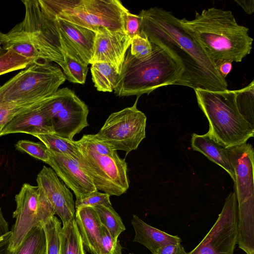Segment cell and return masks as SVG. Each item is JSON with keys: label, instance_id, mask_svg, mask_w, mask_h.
<instances>
[{"label": "cell", "instance_id": "ffe728a7", "mask_svg": "<svg viewBox=\"0 0 254 254\" xmlns=\"http://www.w3.org/2000/svg\"><path fill=\"white\" fill-rule=\"evenodd\" d=\"M131 223L134 230L135 235L132 240L146 247L152 254H155L161 247L177 243H181V239L178 236L172 235L153 227L133 215Z\"/></svg>", "mask_w": 254, "mask_h": 254}, {"label": "cell", "instance_id": "7c38bea8", "mask_svg": "<svg viewBox=\"0 0 254 254\" xmlns=\"http://www.w3.org/2000/svg\"><path fill=\"white\" fill-rule=\"evenodd\" d=\"M237 208L236 194L231 192L208 233L187 254H234L238 243Z\"/></svg>", "mask_w": 254, "mask_h": 254}, {"label": "cell", "instance_id": "5b68a950", "mask_svg": "<svg viewBox=\"0 0 254 254\" xmlns=\"http://www.w3.org/2000/svg\"><path fill=\"white\" fill-rule=\"evenodd\" d=\"M47 16L58 18L96 32L99 28L126 32L128 10L118 0H38Z\"/></svg>", "mask_w": 254, "mask_h": 254}, {"label": "cell", "instance_id": "9c48e42d", "mask_svg": "<svg viewBox=\"0 0 254 254\" xmlns=\"http://www.w3.org/2000/svg\"><path fill=\"white\" fill-rule=\"evenodd\" d=\"M50 121L54 133L69 140L89 125L86 104L67 87L49 96L41 108Z\"/></svg>", "mask_w": 254, "mask_h": 254}, {"label": "cell", "instance_id": "f1b7e54d", "mask_svg": "<svg viewBox=\"0 0 254 254\" xmlns=\"http://www.w3.org/2000/svg\"><path fill=\"white\" fill-rule=\"evenodd\" d=\"M38 61L20 55L9 49L0 56V75L3 74L26 68Z\"/></svg>", "mask_w": 254, "mask_h": 254}, {"label": "cell", "instance_id": "bcb514c9", "mask_svg": "<svg viewBox=\"0 0 254 254\" xmlns=\"http://www.w3.org/2000/svg\"></svg>", "mask_w": 254, "mask_h": 254}, {"label": "cell", "instance_id": "ee69618b", "mask_svg": "<svg viewBox=\"0 0 254 254\" xmlns=\"http://www.w3.org/2000/svg\"></svg>", "mask_w": 254, "mask_h": 254}, {"label": "cell", "instance_id": "7bdbcfd3", "mask_svg": "<svg viewBox=\"0 0 254 254\" xmlns=\"http://www.w3.org/2000/svg\"><path fill=\"white\" fill-rule=\"evenodd\" d=\"M4 127V126L1 125V124H0V133L1 131V130L2 129L3 127Z\"/></svg>", "mask_w": 254, "mask_h": 254}, {"label": "cell", "instance_id": "277c9868", "mask_svg": "<svg viewBox=\"0 0 254 254\" xmlns=\"http://www.w3.org/2000/svg\"><path fill=\"white\" fill-rule=\"evenodd\" d=\"M198 105L209 123L207 133L226 147L246 143L254 136V126L239 113L236 90L195 89Z\"/></svg>", "mask_w": 254, "mask_h": 254}, {"label": "cell", "instance_id": "f6af8a7d", "mask_svg": "<svg viewBox=\"0 0 254 254\" xmlns=\"http://www.w3.org/2000/svg\"><path fill=\"white\" fill-rule=\"evenodd\" d=\"M238 209H254V208H238Z\"/></svg>", "mask_w": 254, "mask_h": 254}, {"label": "cell", "instance_id": "f35d334b", "mask_svg": "<svg viewBox=\"0 0 254 254\" xmlns=\"http://www.w3.org/2000/svg\"><path fill=\"white\" fill-rule=\"evenodd\" d=\"M238 5L240 6L247 14L251 15L254 11V0H235Z\"/></svg>", "mask_w": 254, "mask_h": 254}, {"label": "cell", "instance_id": "6da1fadb", "mask_svg": "<svg viewBox=\"0 0 254 254\" xmlns=\"http://www.w3.org/2000/svg\"><path fill=\"white\" fill-rule=\"evenodd\" d=\"M140 31L151 43L168 49L179 61L184 71L175 85L210 91L228 89V83L213 62L190 34L181 26L179 18L158 7L142 9Z\"/></svg>", "mask_w": 254, "mask_h": 254}, {"label": "cell", "instance_id": "4fadbf2b", "mask_svg": "<svg viewBox=\"0 0 254 254\" xmlns=\"http://www.w3.org/2000/svg\"><path fill=\"white\" fill-rule=\"evenodd\" d=\"M228 156L235 174L234 192L238 207H254V152L251 144L228 147Z\"/></svg>", "mask_w": 254, "mask_h": 254}, {"label": "cell", "instance_id": "d4e9b609", "mask_svg": "<svg viewBox=\"0 0 254 254\" xmlns=\"http://www.w3.org/2000/svg\"><path fill=\"white\" fill-rule=\"evenodd\" d=\"M11 254H47L45 233L42 227L32 229L19 247Z\"/></svg>", "mask_w": 254, "mask_h": 254}, {"label": "cell", "instance_id": "74e56055", "mask_svg": "<svg viewBox=\"0 0 254 254\" xmlns=\"http://www.w3.org/2000/svg\"><path fill=\"white\" fill-rule=\"evenodd\" d=\"M11 237V232L10 231L0 238V254H11V252L9 250Z\"/></svg>", "mask_w": 254, "mask_h": 254}, {"label": "cell", "instance_id": "44dd1931", "mask_svg": "<svg viewBox=\"0 0 254 254\" xmlns=\"http://www.w3.org/2000/svg\"><path fill=\"white\" fill-rule=\"evenodd\" d=\"M191 146L194 151L204 154L211 161L224 169L234 182L235 174L228 156V148L217 142L207 132L198 135L192 133Z\"/></svg>", "mask_w": 254, "mask_h": 254}, {"label": "cell", "instance_id": "d6986e66", "mask_svg": "<svg viewBox=\"0 0 254 254\" xmlns=\"http://www.w3.org/2000/svg\"><path fill=\"white\" fill-rule=\"evenodd\" d=\"M41 107L42 106L14 118L4 126L0 133V137L16 133H23L32 135L54 133L52 126L41 110Z\"/></svg>", "mask_w": 254, "mask_h": 254}, {"label": "cell", "instance_id": "f546056e", "mask_svg": "<svg viewBox=\"0 0 254 254\" xmlns=\"http://www.w3.org/2000/svg\"><path fill=\"white\" fill-rule=\"evenodd\" d=\"M64 65L62 69L66 79L73 83L84 84L88 72V65L64 54Z\"/></svg>", "mask_w": 254, "mask_h": 254}, {"label": "cell", "instance_id": "8fae6325", "mask_svg": "<svg viewBox=\"0 0 254 254\" xmlns=\"http://www.w3.org/2000/svg\"><path fill=\"white\" fill-rule=\"evenodd\" d=\"M139 97L132 106L111 114L96 134L116 150L125 151L126 156L146 137L147 118L137 108Z\"/></svg>", "mask_w": 254, "mask_h": 254}, {"label": "cell", "instance_id": "ba28073f", "mask_svg": "<svg viewBox=\"0 0 254 254\" xmlns=\"http://www.w3.org/2000/svg\"><path fill=\"white\" fill-rule=\"evenodd\" d=\"M15 201L16 206L12 217L15 221L10 231L9 246L11 252L19 247L32 229L42 227L46 220L56 214L45 192L38 186L23 184L15 196Z\"/></svg>", "mask_w": 254, "mask_h": 254}, {"label": "cell", "instance_id": "e575fe53", "mask_svg": "<svg viewBox=\"0 0 254 254\" xmlns=\"http://www.w3.org/2000/svg\"><path fill=\"white\" fill-rule=\"evenodd\" d=\"M100 254H122L119 240L112 237L108 230L102 226Z\"/></svg>", "mask_w": 254, "mask_h": 254}, {"label": "cell", "instance_id": "83f0119b", "mask_svg": "<svg viewBox=\"0 0 254 254\" xmlns=\"http://www.w3.org/2000/svg\"><path fill=\"white\" fill-rule=\"evenodd\" d=\"M42 227L46 238L47 254H59V234L62 228L61 222L54 215L46 220L42 224Z\"/></svg>", "mask_w": 254, "mask_h": 254}, {"label": "cell", "instance_id": "60d3db41", "mask_svg": "<svg viewBox=\"0 0 254 254\" xmlns=\"http://www.w3.org/2000/svg\"><path fill=\"white\" fill-rule=\"evenodd\" d=\"M9 231L8 224L5 219L0 207V238Z\"/></svg>", "mask_w": 254, "mask_h": 254}, {"label": "cell", "instance_id": "3957f363", "mask_svg": "<svg viewBox=\"0 0 254 254\" xmlns=\"http://www.w3.org/2000/svg\"><path fill=\"white\" fill-rule=\"evenodd\" d=\"M152 52L140 61L127 51L114 88L118 96L148 95L164 86L175 85L181 78L184 68L168 49L152 43Z\"/></svg>", "mask_w": 254, "mask_h": 254}, {"label": "cell", "instance_id": "ac0fdd59", "mask_svg": "<svg viewBox=\"0 0 254 254\" xmlns=\"http://www.w3.org/2000/svg\"><path fill=\"white\" fill-rule=\"evenodd\" d=\"M75 220L83 245L91 254H100L102 224L94 207L75 209Z\"/></svg>", "mask_w": 254, "mask_h": 254}, {"label": "cell", "instance_id": "484cf974", "mask_svg": "<svg viewBox=\"0 0 254 254\" xmlns=\"http://www.w3.org/2000/svg\"><path fill=\"white\" fill-rule=\"evenodd\" d=\"M103 226L115 239L126 230L122 218L111 204L101 205L94 207Z\"/></svg>", "mask_w": 254, "mask_h": 254}, {"label": "cell", "instance_id": "30bf717a", "mask_svg": "<svg viewBox=\"0 0 254 254\" xmlns=\"http://www.w3.org/2000/svg\"><path fill=\"white\" fill-rule=\"evenodd\" d=\"M75 141L81 153L80 166L97 190L110 196H120L126 192L129 181L125 159L120 158L118 153L112 157L100 154Z\"/></svg>", "mask_w": 254, "mask_h": 254}, {"label": "cell", "instance_id": "d590c367", "mask_svg": "<svg viewBox=\"0 0 254 254\" xmlns=\"http://www.w3.org/2000/svg\"><path fill=\"white\" fill-rule=\"evenodd\" d=\"M126 31L131 40L140 32V17L138 15L132 14L128 10L125 19Z\"/></svg>", "mask_w": 254, "mask_h": 254}, {"label": "cell", "instance_id": "b9f144b4", "mask_svg": "<svg viewBox=\"0 0 254 254\" xmlns=\"http://www.w3.org/2000/svg\"><path fill=\"white\" fill-rule=\"evenodd\" d=\"M5 34L3 33L0 31V56L2 55L6 51H5L3 48L2 45L4 42Z\"/></svg>", "mask_w": 254, "mask_h": 254}, {"label": "cell", "instance_id": "8992f818", "mask_svg": "<svg viewBox=\"0 0 254 254\" xmlns=\"http://www.w3.org/2000/svg\"><path fill=\"white\" fill-rule=\"evenodd\" d=\"M65 80L58 64L39 61L0 86V104L27 106L54 94Z\"/></svg>", "mask_w": 254, "mask_h": 254}, {"label": "cell", "instance_id": "5bb4252c", "mask_svg": "<svg viewBox=\"0 0 254 254\" xmlns=\"http://www.w3.org/2000/svg\"><path fill=\"white\" fill-rule=\"evenodd\" d=\"M47 17L55 23L63 55L66 54L88 65L92 57L96 32L58 18Z\"/></svg>", "mask_w": 254, "mask_h": 254}, {"label": "cell", "instance_id": "2e32d148", "mask_svg": "<svg viewBox=\"0 0 254 254\" xmlns=\"http://www.w3.org/2000/svg\"><path fill=\"white\" fill-rule=\"evenodd\" d=\"M36 182L45 192L55 214L61 218L63 226L75 219L72 194L51 168L44 166L37 176Z\"/></svg>", "mask_w": 254, "mask_h": 254}, {"label": "cell", "instance_id": "4316f807", "mask_svg": "<svg viewBox=\"0 0 254 254\" xmlns=\"http://www.w3.org/2000/svg\"><path fill=\"white\" fill-rule=\"evenodd\" d=\"M235 90L236 104L239 113L245 120L254 126V80L246 87Z\"/></svg>", "mask_w": 254, "mask_h": 254}, {"label": "cell", "instance_id": "836d02e7", "mask_svg": "<svg viewBox=\"0 0 254 254\" xmlns=\"http://www.w3.org/2000/svg\"><path fill=\"white\" fill-rule=\"evenodd\" d=\"M110 196L109 194L100 192L98 190L93 191L82 198L76 199L75 209L82 207H94L101 205L111 204Z\"/></svg>", "mask_w": 254, "mask_h": 254}, {"label": "cell", "instance_id": "9a60e30c", "mask_svg": "<svg viewBox=\"0 0 254 254\" xmlns=\"http://www.w3.org/2000/svg\"><path fill=\"white\" fill-rule=\"evenodd\" d=\"M130 43L131 39L126 32L98 28L89 64L106 63L112 65L120 74Z\"/></svg>", "mask_w": 254, "mask_h": 254}, {"label": "cell", "instance_id": "603a6c76", "mask_svg": "<svg viewBox=\"0 0 254 254\" xmlns=\"http://www.w3.org/2000/svg\"><path fill=\"white\" fill-rule=\"evenodd\" d=\"M59 237V254H85L81 237L75 219L63 226Z\"/></svg>", "mask_w": 254, "mask_h": 254}, {"label": "cell", "instance_id": "8d00e7d4", "mask_svg": "<svg viewBox=\"0 0 254 254\" xmlns=\"http://www.w3.org/2000/svg\"><path fill=\"white\" fill-rule=\"evenodd\" d=\"M155 254H187V253L181 243H177L160 247Z\"/></svg>", "mask_w": 254, "mask_h": 254}, {"label": "cell", "instance_id": "7a4b0ae2", "mask_svg": "<svg viewBox=\"0 0 254 254\" xmlns=\"http://www.w3.org/2000/svg\"><path fill=\"white\" fill-rule=\"evenodd\" d=\"M179 21L216 67L224 62H241L251 53L253 39L249 29L239 25L230 10L209 8L196 12L193 19Z\"/></svg>", "mask_w": 254, "mask_h": 254}, {"label": "cell", "instance_id": "e0dca14e", "mask_svg": "<svg viewBox=\"0 0 254 254\" xmlns=\"http://www.w3.org/2000/svg\"><path fill=\"white\" fill-rule=\"evenodd\" d=\"M48 164L66 187L74 192L76 199L97 191L91 179L82 169L78 161L48 148Z\"/></svg>", "mask_w": 254, "mask_h": 254}, {"label": "cell", "instance_id": "52a82bcc", "mask_svg": "<svg viewBox=\"0 0 254 254\" xmlns=\"http://www.w3.org/2000/svg\"><path fill=\"white\" fill-rule=\"evenodd\" d=\"M23 20L9 32L24 40L32 47L39 61L64 65L60 39L54 21L42 11L38 0H23Z\"/></svg>", "mask_w": 254, "mask_h": 254}, {"label": "cell", "instance_id": "ab89813d", "mask_svg": "<svg viewBox=\"0 0 254 254\" xmlns=\"http://www.w3.org/2000/svg\"><path fill=\"white\" fill-rule=\"evenodd\" d=\"M232 67V63L224 62L217 66V69L220 74L226 79L227 75L231 72Z\"/></svg>", "mask_w": 254, "mask_h": 254}, {"label": "cell", "instance_id": "d6a6232c", "mask_svg": "<svg viewBox=\"0 0 254 254\" xmlns=\"http://www.w3.org/2000/svg\"><path fill=\"white\" fill-rule=\"evenodd\" d=\"M130 52L136 59L143 61L152 52V45L146 35L141 32L131 40Z\"/></svg>", "mask_w": 254, "mask_h": 254}, {"label": "cell", "instance_id": "1f68e13d", "mask_svg": "<svg viewBox=\"0 0 254 254\" xmlns=\"http://www.w3.org/2000/svg\"><path fill=\"white\" fill-rule=\"evenodd\" d=\"M76 142L101 155L112 157L118 153L112 146L99 138L96 134H83Z\"/></svg>", "mask_w": 254, "mask_h": 254}, {"label": "cell", "instance_id": "7402d4cb", "mask_svg": "<svg viewBox=\"0 0 254 254\" xmlns=\"http://www.w3.org/2000/svg\"><path fill=\"white\" fill-rule=\"evenodd\" d=\"M90 70L92 81L97 91H114L119 74L112 65L104 62L95 63L91 64Z\"/></svg>", "mask_w": 254, "mask_h": 254}, {"label": "cell", "instance_id": "4dcf8cb0", "mask_svg": "<svg viewBox=\"0 0 254 254\" xmlns=\"http://www.w3.org/2000/svg\"><path fill=\"white\" fill-rule=\"evenodd\" d=\"M15 147L16 150L26 153L46 164L49 161L48 148L42 142L20 140L15 144Z\"/></svg>", "mask_w": 254, "mask_h": 254}, {"label": "cell", "instance_id": "cb8c5ba5", "mask_svg": "<svg viewBox=\"0 0 254 254\" xmlns=\"http://www.w3.org/2000/svg\"><path fill=\"white\" fill-rule=\"evenodd\" d=\"M33 136L38 138L48 149L79 161L81 153L75 140L63 138L54 133L37 134Z\"/></svg>", "mask_w": 254, "mask_h": 254}]
</instances>
